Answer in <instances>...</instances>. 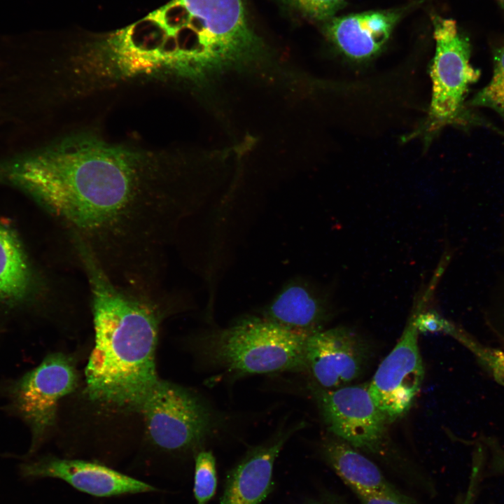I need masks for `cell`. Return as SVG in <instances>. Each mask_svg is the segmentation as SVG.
I'll use <instances>...</instances> for the list:
<instances>
[{
	"label": "cell",
	"instance_id": "obj_9",
	"mask_svg": "<svg viewBox=\"0 0 504 504\" xmlns=\"http://www.w3.org/2000/svg\"><path fill=\"white\" fill-rule=\"evenodd\" d=\"M417 335L414 321L380 363L368 384L374 403L388 423L398 420L409 411L420 390L424 369Z\"/></svg>",
	"mask_w": 504,
	"mask_h": 504
},
{
	"label": "cell",
	"instance_id": "obj_7",
	"mask_svg": "<svg viewBox=\"0 0 504 504\" xmlns=\"http://www.w3.org/2000/svg\"><path fill=\"white\" fill-rule=\"evenodd\" d=\"M77 385L71 358L62 353L48 355L10 387L14 409L29 426L34 451L54 425L59 401Z\"/></svg>",
	"mask_w": 504,
	"mask_h": 504
},
{
	"label": "cell",
	"instance_id": "obj_15",
	"mask_svg": "<svg viewBox=\"0 0 504 504\" xmlns=\"http://www.w3.org/2000/svg\"><path fill=\"white\" fill-rule=\"evenodd\" d=\"M323 449L330 465L354 493L384 494L398 491L372 461L342 440H326Z\"/></svg>",
	"mask_w": 504,
	"mask_h": 504
},
{
	"label": "cell",
	"instance_id": "obj_8",
	"mask_svg": "<svg viewBox=\"0 0 504 504\" xmlns=\"http://www.w3.org/2000/svg\"><path fill=\"white\" fill-rule=\"evenodd\" d=\"M313 393L328 430L337 438L363 451L380 452L388 424L374 403L368 384L325 389Z\"/></svg>",
	"mask_w": 504,
	"mask_h": 504
},
{
	"label": "cell",
	"instance_id": "obj_20",
	"mask_svg": "<svg viewBox=\"0 0 504 504\" xmlns=\"http://www.w3.org/2000/svg\"><path fill=\"white\" fill-rule=\"evenodd\" d=\"M462 342L470 348L499 381L504 382V351L479 346L465 337Z\"/></svg>",
	"mask_w": 504,
	"mask_h": 504
},
{
	"label": "cell",
	"instance_id": "obj_3",
	"mask_svg": "<svg viewBox=\"0 0 504 504\" xmlns=\"http://www.w3.org/2000/svg\"><path fill=\"white\" fill-rule=\"evenodd\" d=\"M309 337L262 316H248L208 332L203 354L209 364L234 377L303 371Z\"/></svg>",
	"mask_w": 504,
	"mask_h": 504
},
{
	"label": "cell",
	"instance_id": "obj_4",
	"mask_svg": "<svg viewBox=\"0 0 504 504\" xmlns=\"http://www.w3.org/2000/svg\"><path fill=\"white\" fill-rule=\"evenodd\" d=\"M182 1V21L171 33L184 72L258 53L260 40L248 21L244 0Z\"/></svg>",
	"mask_w": 504,
	"mask_h": 504
},
{
	"label": "cell",
	"instance_id": "obj_16",
	"mask_svg": "<svg viewBox=\"0 0 504 504\" xmlns=\"http://www.w3.org/2000/svg\"><path fill=\"white\" fill-rule=\"evenodd\" d=\"M31 274L16 235L0 225V299L18 300L28 291Z\"/></svg>",
	"mask_w": 504,
	"mask_h": 504
},
{
	"label": "cell",
	"instance_id": "obj_13",
	"mask_svg": "<svg viewBox=\"0 0 504 504\" xmlns=\"http://www.w3.org/2000/svg\"><path fill=\"white\" fill-rule=\"evenodd\" d=\"M410 8L334 16L327 21L326 33L346 56L355 59H367L381 50Z\"/></svg>",
	"mask_w": 504,
	"mask_h": 504
},
{
	"label": "cell",
	"instance_id": "obj_10",
	"mask_svg": "<svg viewBox=\"0 0 504 504\" xmlns=\"http://www.w3.org/2000/svg\"><path fill=\"white\" fill-rule=\"evenodd\" d=\"M368 358L363 340L344 327L320 330L307 340V370L325 389L347 386L363 372Z\"/></svg>",
	"mask_w": 504,
	"mask_h": 504
},
{
	"label": "cell",
	"instance_id": "obj_17",
	"mask_svg": "<svg viewBox=\"0 0 504 504\" xmlns=\"http://www.w3.org/2000/svg\"><path fill=\"white\" fill-rule=\"evenodd\" d=\"M493 62L491 80L472 97L468 104L489 108L504 121V43L494 48Z\"/></svg>",
	"mask_w": 504,
	"mask_h": 504
},
{
	"label": "cell",
	"instance_id": "obj_6",
	"mask_svg": "<svg viewBox=\"0 0 504 504\" xmlns=\"http://www.w3.org/2000/svg\"><path fill=\"white\" fill-rule=\"evenodd\" d=\"M149 438L168 452L186 451L201 444L216 427L211 410L186 389L160 380L140 411Z\"/></svg>",
	"mask_w": 504,
	"mask_h": 504
},
{
	"label": "cell",
	"instance_id": "obj_18",
	"mask_svg": "<svg viewBox=\"0 0 504 504\" xmlns=\"http://www.w3.org/2000/svg\"><path fill=\"white\" fill-rule=\"evenodd\" d=\"M217 486L216 461L211 451H202L196 456L193 492L196 504H207Z\"/></svg>",
	"mask_w": 504,
	"mask_h": 504
},
{
	"label": "cell",
	"instance_id": "obj_12",
	"mask_svg": "<svg viewBox=\"0 0 504 504\" xmlns=\"http://www.w3.org/2000/svg\"><path fill=\"white\" fill-rule=\"evenodd\" d=\"M326 293L311 281L295 276L287 281L265 305V320L295 332L312 335L323 330L331 315Z\"/></svg>",
	"mask_w": 504,
	"mask_h": 504
},
{
	"label": "cell",
	"instance_id": "obj_11",
	"mask_svg": "<svg viewBox=\"0 0 504 504\" xmlns=\"http://www.w3.org/2000/svg\"><path fill=\"white\" fill-rule=\"evenodd\" d=\"M20 472L31 479H59L83 493L100 498L158 491L148 483L108 466L80 459L43 457L22 463Z\"/></svg>",
	"mask_w": 504,
	"mask_h": 504
},
{
	"label": "cell",
	"instance_id": "obj_1",
	"mask_svg": "<svg viewBox=\"0 0 504 504\" xmlns=\"http://www.w3.org/2000/svg\"><path fill=\"white\" fill-rule=\"evenodd\" d=\"M172 174L162 149L77 130L40 155L25 181L115 282L138 288L153 281L181 213Z\"/></svg>",
	"mask_w": 504,
	"mask_h": 504
},
{
	"label": "cell",
	"instance_id": "obj_23",
	"mask_svg": "<svg viewBox=\"0 0 504 504\" xmlns=\"http://www.w3.org/2000/svg\"><path fill=\"white\" fill-rule=\"evenodd\" d=\"M478 476L479 468L477 464H476V465H475L472 469L467 493L465 495V498L464 499L463 504H473L475 491L476 489Z\"/></svg>",
	"mask_w": 504,
	"mask_h": 504
},
{
	"label": "cell",
	"instance_id": "obj_14",
	"mask_svg": "<svg viewBox=\"0 0 504 504\" xmlns=\"http://www.w3.org/2000/svg\"><path fill=\"white\" fill-rule=\"evenodd\" d=\"M298 426L280 430L252 449L227 475L220 504H260L271 486L274 461Z\"/></svg>",
	"mask_w": 504,
	"mask_h": 504
},
{
	"label": "cell",
	"instance_id": "obj_24",
	"mask_svg": "<svg viewBox=\"0 0 504 504\" xmlns=\"http://www.w3.org/2000/svg\"><path fill=\"white\" fill-rule=\"evenodd\" d=\"M306 504H346L341 501L337 500L335 499H323V500H313L311 502H309Z\"/></svg>",
	"mask_w": 504,
	"mask_h": 504
},
{
	"label": "cell",
	"instance_id": "obj_5",
	"mask_svg": "<svg viewBox=\"0 0 504 504\" xmlns=\"http://www.w3.org/2000/svg\"><path fill=\"white\" fill-rule=\"evenodd\" d=\"M435 52L430 68L432 98L426 121L429 132L444 125L463 124L475 118L466 111L465 98L480 71L470 63L469 38L452 19L432 16Z\"/></svg>",
	"mask_w": 504,
	"mask_h": 504
},
{
	"label": "cell",
	"instance_id": "obj_22",
	"mask_svg": "<svg viewBox=\"0 0 504 504\" xmlns=\"http://www.w3.org/2000/svg\"><path fill=\"white\" fill-rule=\"evenodd\" d=\"M414 324L417 330L419 331L434 332L445 330L456 335L453 326L449 325V323L444 319L432 314L421 315L414 321Z\"/></svg>",
	"mask_w": 504,
	"mask_h": 504
},
{
	"label": "cell",
	"instance_id": "obj_2",
	"mask_svg": "<svg viewBox=\"0 0 504 504\" xmlns=\"http://www.w3.org/2000/svg\"><path fill=\"white\" fill-rule=\"evenodd\" d=\"M75 246L90 288L94 346L85 368L94 400L140 411L159 382L158 318L146 300L117 285L81 241Z\"/></svg>",
	"mask_w": 504,
	"mask_h": 504
},
{
	"label": "cell",
	"instance_id": "obj_25",
	"mask_svg": "<svg viewBox=\"0 0 504 504\" xmlns=\"http://www.w3.org/2000/svg\"><path fill=\"white\" fill-rule=\"evenodd\" d=\"M499 6L504 10V0H496Z\"/></svg>",
	"mask_w": 504,
	"mask_h": 504
},
{
	"label": "cell",
	"instance_id": "obj_19",
	"mask_svg": "<svg viewBox=\"0 0 504 504\" xmlns=\"http://www.w3.org/2000/svg\"><path fill=\"white\" fill-rule=\"evenodd\" d=\"M293 10L309 19L328 21L342 8L346 0H281Z\"/></svg>",
	"mask_w": 504,
	"mask_h": 504
},
{
	"label": "cell",
	"instance_id": "obj_21",
	"mask_svg": "<svg viewBox=\"0 0 504 504\" xmlns=\"http://www.w3.org/2000/svg\"><path fill=\"white\" fill-rule=\"evenodd\" d=\"M361 504H418L398 490L391 493H355Z\"/></svg>",
	"mask_w": 504,
	"mask_h": 504
}]
</instances>
